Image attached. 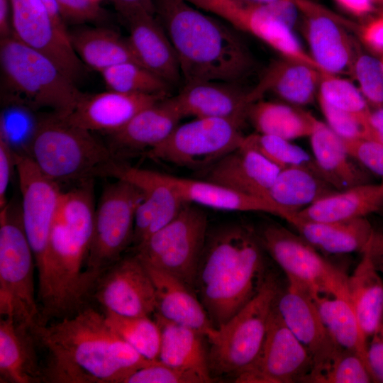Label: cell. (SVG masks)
Instances as JSON below:
<instances>
[{
	"mask_svg": "<svg viewBox=\"0 0 383 383\" xmlns=\"http://www.w3.org/2000/svg\"><path fill=\"white\" fill-rule=\"evenodd\" d=\"M46 353L43 382L123 383L148 360L108 324L105 314L88 305L72 316L32 330Z\"/></svg>",
	"mask_w": 383,
	"mask_h": 383,
	"instance_id": "obj_1",
	"label": "cell"
},
{
	"mask_svg": "<svg viewBox=\"0 0 383 383\" xmlns=\"http://www.w3.org/2000/svg\"><path fill=\"white\" fill-rule=\"evenodd\" d=\"M93 180H83L62 193L45 262L37 274L41 324L73 315L91 299L85 268L96 209Z\"/></svg>",
	"mask_w": 383,
	"mask_h": 383,
	"instance_id": "obj_2",
	"label": "cell"
},
{
	"mask_svg": "<svg viewBox=\"0 0 383 383\" xmlns=\"http://www.w3.org/2000/svg\"><path fill=\"white\" fill-rule=\"evenodd\" d=\"M263 247L250 226L231 222L208 231L194 292L216 329L258 292L266 277Z\"/></svg>",
	"mask_w": 383,
	"mask_h": 383,
	"instance_id": "obj_3",
	"label": "cell"
},
{
	"mask_svg": "<svg viewBox=\"0 0 383 383\" xmlns=\"http://www.w3.org/2000/svg\"><path fill=\"white\" fill-rule=\"evenodd\" d=\"M155 15L176 51L184 84L238 82L254 61L233 26L184 0H154Z\"/></svg>",
	"mask_w": 383,
	"mask_h": 383,
	"instance_id": "obj_4",
	"label": "cell"
},
{
	"mask_svg": "<svg viewBox=\"0 0 383 383\" xmlns=\"http://www.w3.org/2000/svg\"><path fill=\"white\" fill-rule=\"evenodd\" d=\"M0 67L6 101L67 117L84 94L52 60L13 35L0 39Z\"/></svg>",
	"mask_w": 383,
	"mask_h": 383,
	"instance_id": "obj_5",
	"label": "cell"
},
{
	"mask_svg": "<svg viewBox=\"0 0 383 383\" xmlns=\"http://www.w3.org/2000/svg\"><path fill=\"white\" fill-rule=\"evenodd\" d=\"M27 155L58 184L93 179L116 159L109 146L91 131L52 112L39 118Z\"/></svg>",
	"mask_w": 383,
	"mask_h": 383,
	"instance_id": "obj_6",
	"label": "cell"
},
{
	"mask_svg": "<svg viewBox=\"0 0 383 383\" xmlns=\"http://www.w3.org/2000/svg\"><path fill=\"white\" fill-rule=\"evenodd\" d=\"M280 290L275 277L267 274L256 295L208 340V362L213 377L234 380L254 363Z\"/></svg>",
	"mask_w": 383,
	"mask_h": 383,
	"instance_id": "obj_7",
	"label": "cell"
},
{
	"mask_svg": "<svg viewBox=\"0 0 383 383\" xmlns=\"http://www.w3.org/2000/svg\"><path fill=\"white\" fill-rule=\"evenodd\" d=\"M35 268L21 205L7 203L0 209V315L32 330L40 324Z\"/></svg>",
	"mask_w": 383,
	"mask_h": 383,
	"instance_id": "obj_8",
	"label": "cell"
},
{
	"mask_svg": "<svg viewBox=\"0 0 383 383\" xmlns=\"http://www.w3.org/2000/svg\"><path fill=\"white\" fill-rule=\"evenodd\" d=\"M143 192L122 179L106 186L95 209L85 279L91 294L98 279L133 242L135 214Z\"/></svg>",
	"mask_w": 383,
	"mask_h": 383,
	"instance_id": "obj_9",
	"label": "cell"
},
{
	"mask_svg": "<svg viewBox=\"0 0 383 383\" xmlns=\"http://www.w3.org/2000/svg\"><path fill=\"white\" fill-rule=\"evenodd\" d=\"M208 231L206 213L188 203L173 221L135 247V254L143 264L174 276L194 291Z\"/></svg>",
	"mask_w": 383,
	"mask_h": 383,
	"instance_id": "obj_10",
	"label": "cell"
},
{
	"mask_svg": "<svg viewBox=\"0 0 383 383\" xmlns=\"http://www.w3.org/2000/svg\"><path fill=\"white\" fill-rule=\"evenodd\" d=\"M246 116L229 118H195L178 125L147 156L191 169H207L240 146Z\"/></svg>",
	"mask_w": 383,
	"mask_h": 383,
	"instance_id": "obj_11",
	"label": "cell"
},
{
	"mask_svg": "<svg viewBox=\"0 0 383 383\" xmlns=\"http://www.w3.org/2000/svg\"><path fill=\"white\" fill-rule=\"evenodd\" d=\"M257 233L264 250L288 279L303 284L313 292L348 295V276L300 235L275 223L265 224Z\"/></svg>",
	"mask_w": 383,
	"mask_h": 383,
	"instance_id": "obj_12",
	"label": "cell"
},
{
	"mask_svg": "<svg viewBox=\"0 0 383 383\" xmlns=\"http://www.w3.org/2000/svg\"><path fill=\"white\" fill-rule=\"evenodd\" d=\"M25 233L33 252L37 274L43 268L52 226L63 192L26 154L15 152Z\"/></svg>",
	"mask_w": 383,
	"mask_h": 383,
	"instance_id": "obj_13",
	"label": "cell"
},
{
	"mask_svg": "<svg viewBox=\"0 0 383 383\" xmlns=\"http://www.w3.org/2000/svg\"><path fill=\"white\" fill-rule=\"evenodd\" d=\"M312 370L313 360L309 353L285 325L274 305L266 337L256 360L234 382H306Z\"/></svg>",
	"mask_w": 383,
	"mask_h": 383,
	"instance_id": "obj_14",
	"label": "cell"
},
{
	"mask_svg": "<svg viewBox=\"0 0 383 383\" xmlns=\"http://www.w3.org/2000/svg\"><path fill=\"white\" fill-rule=\"evenodd\" d=\"M13 35L52 60L73 82L84 75V66L75 53L69 30L61 28L40 0H10Z\"/></svg>",
	"mask_w": 383,
	"mask_h": 383,
	"instance_id": "obj_15",
	"label": "cell"
},
{
	"mask_svg": "<svg viewBox=\"0 0 383 383\" xmlns=\"http://www.w3.org/2000/svg\"><path fill=\"white\" fill-rule=\"evenodd\" d=\"M91 299L103 311L124 316H150L156 311L152 279L134 253L122 257L98 279Z\"/></svg>",
	"mask_w": 383,
	"mask_h": 383,
	"instance_id": "obj_16",
	"label": "cell"
},
{
	"mask_svg": "<svg viewBox=\"0 0 383 383\" xmlns=\"http://www.w3.org/2000/svg\"><path fill=\"white\" fill-rule=\"evenodd\" d=\"M281 289L276 309L285 325L304 346L313 360V370L306 382L319 374L342 349L331 338L321 318L309 289L288 279Z\"/></svg>",
	"mask_w": 383,
	"mask_h": 383,
	"instance_id": "obj_17",
	"label": "cell"
},
{
	"mask_svg": "<svg viewBox=\"0 0 383 383\" xmlns=\"http://www.w3.org/2000/svg\"><path fill=\"white\" fill-rule=\"evenodd\" d=\"M301 13L310 55L320 69L333 74L351 70L357 54L342 26L346 21L318 3Z\"/></svg>",
	"mask_w": 383,
	"mask_h": 383,
	"instance_id": "obj_18",
	"label": "cell"
},
{
	"mask_svg": "<svg viewBox=\"0 0 383 383\" xmlns=\"http://www.w3.org/2000/svg\"><path fill=\"white\" fill-rule=\"evenodd\" d=\"M169 96L127 94L109 89L83 94L72 112L64 118L91 132L111 134L123 128L139 111Z\"/></svg>",
	"mask_w": 383,
	"mask_h": 383,
	"instance_id": "obj_19",
	"label": "cell"
},
{
	"mask_svg": "<svg viewBox=\"0 0 383 383\" xmlns=\"http://www.w3.org/2000/svg\"><path fill=\"white\" fill-rule=\"evenodd\" d=\"M206 170L204 180L270 200V189L281 169L257 151L240 146Z\"/></svg>",
	"mask_w": 383,
	"mask_h": 383,
	"instance_id": "obj_20",
	"label": "cell"
},
{
	"mask_svg": "<svg viewBox=\"0 0 383 383\" xmlns=\"http://www.w3.org/2000/svg\"><path fill=\"white\" fill-rule=\"evenodd\" d=\"M130 45L139 64L171 86L182 79L174 48L162 25L148 12H138L126 18Z\"/></svg>",
	"mask_w": 383,
	"mask_h": 383,
	"instance_id": "obj_21",
	"label": "cell"
},
{
	"mask_svg": "<svg viewBox=\"0 0 383 383\" xmlns=\"http://www.w3.org/2000/svg\"><path fill=\"white\" fill-rule=\"evenodd\" d=\"M184 117L229 118L246 116L252 104L258 101L252 90H245L236 82L204 81L184 84L173 96Z\"/></svg>",
	"mask_w": 383,
	"mask_h": 383,
	"instance_id": "obj_22",
	"label": "cell"
},
{
	"mask_svg": "<svg viewBox=\"0 0 383 383\" xmlns=\"http://www.w3.org/2000/svg\"><path fill=\"white\" fill-rule=\"evenodd\" d=\"M145 266L155 289V313L172 322L196 330L207 340L210 339L217 329L213 326L195 292L174 276Z\"/></svg>",
	"mask_w": 383,
	"mask_h": 383,
	"instance_id": "obj_23",
	"label": "cell"
},
{
	"mask_svg": "<svg viewBox=\"0 0 383 383\" xmlns=\"http://www.w3.org/2000/svg\"><path fill=\"white\" fill-rule=\"evenodd\" d=\"M183 117L174 96H167L143 109L123 128L110 134L109 148L113 154L116 150H150L164 141Z\"/></svg>",
	"mask_w": 383,
	"mask_h": 383,
	"instance_id": "obj_24",
	"label": "cell"
},
{
	"mask_svg": "<svg viewBox=\"0 0 383 383\" xmlns=\"http://www.w3.org/2000/svg\"><path fill=\"white\" fill-rule=\"evenodd\" d=\"M163 174L187 203L223 211L263 212L288 223L294 215L270 200L247 195L216 183Z\"/></svg>",
	"mask_w": 383,
	"mask_h": 383,
	"instance_id": "obj_25",
	"label": "cell"
},
{
	"mask_svg": "<svg viewBox=\"0 0 383 383\" xmlns=\"http://www.w3.org/2000/svg\"><path fill=\"white\" fill-rule=\"evenodd\" d=\"M32 329L11 317L0 318L1 380L12 383L43 382V367Z\"/></svg>",
	"mask_w": 383,
	"mask_h": 383,
	"instance_id": "obj_26",
	"label": "cell"
},
{
	"mask_svg": "<svg viewBox=\"0 0 383 383\" xmlns=\"http://www.w3.org/2000/svg\"><path fill=\"white\" fill-rule=\"evenodd\" d=\"M154 316L161 333L157 360L194 373L204 383L215 382L216 379L211 376L209 367L208 351L204 340L206 338L196 330L165 319L155 313Z\"/></svg>",
	"mask_w": 383,
	"mask_h": 383,
	"instance_id": "obj_27",
	"label": "cell"
},
{
	"mask_svg": "<svg viewBox=\"0 0 383 383\" xmlns=\"http://www.w3.org/2000/svg\"><path fill=\"white\" fill-rule=\"evenodd\" d=\"M314 160L323 176L337 191L369 183L367 173L348 152L342 138L318 120L309 136Z\"/></svg>",
	"mask_w": 383,
	"mask_h": 383,
	"instance_id": "obj_28",
	"label": "cell"
},
{
	"mask_svg": "<svg viewBox=\"0 0 383 383\" xmlns=\"http://www.w3.org/2000/svg\"><path fill=\"white\" fill-rule=\"evenodd\" d=\"M316 249L331 254L363 252L374 231L367 217L340 221H313L294 215L289 223Z\"/></svg>",
	"mask_w": 383,
	"mask_h": 383,
	"instance_id": "obj_29",
	"label": "cell"
},
{
	"mask_svg": "<svg viewBox=\"0 0 383 383\" xmlns=\"http://www.w3.org/2000/svg\"><path fill=\"white\" fill-rule=\"evenodd\" d=\"M383 208V182L365 183L337 192L295 213L299 218L313 221H340L378 211Z\"/></svg>",
	"mask_w": 383,
	"mask_h": 383,
	"instance_id": "obj_30",
	"label": "cell"
},
{
	"mask_svg": "<svg viewBox=\"0 0 383 383\" xmlns=\"http://www.w3.org/2000/svg\"><path fill=\"white\" fill-rule=\"evenodd\" d=\"M322 71L307 64L283 57L267 68L260 82L252 89L261 99L272 91L294 104H307L314 98Z\"/></svg>",
	"mask_w": 383,
	"mask_h": 383,
	"instance_id": "obj_31",
	"label": "cell"
},
{
	"mask_svg": "<svg viewBox=\"0 0 383 383\" xmlns=\"http://www.w3.org/2000/svg\"><path fill=\"white\" fill-rule=\"evenodd\" d=\"M69 38L75 53L84 65L99 73L121 62L139 64L128 38H123L111 28H78L69 31Z\"/></svg>",
	"mask_w": 383,
	"mask_h": 383,
	"instance_id": "obj_32",
	"label": "cell"
},
{
	"mask_svg": "<svg viewBox=\"0 0 383 383\" xmlns=\"http://www.w3.org/2000/svg\"><path fill=\"white\" fill-rule=\"evenodd\" d=\"M240 2L243 9L242 30L256 36L283 57L307 64L322 71L310 54L301 46L292 28L274 15L272 4Z\"/></svg>",
	"mask_w": 383,
	"mask_h": 383,
	"instance_id": "obj_33",
	"label": "cell"
},
{
	"mask_svg": "<svg viewBox=\"0 0 383 383\" xmlns=\"http://www.w3.org/2000/svg\"><path fill=\"white\" fill-rule=\"evenodd\" d=\"M347 284L350 300L367 340L383 316V280L365 250L353 274L348 277Z\"/></svg>",
	"mask_w": 383,
	"mask_h": 383,
	"instance_id": "obj_34",
	"label": "cell"
},
{
	"mask_svg": "<svg viewBox=\"0 0 383 383\" xmlns=\"http://www.w3.org/2000/svg\"><path fill=\"white\" fill-rule=\"evenodd\" d=\"M329 182L312 171L299 167L282 169L270 191V199L292 213L335 193Z\"/></svg>",
	"mask_w": 383,
	"mask_h": 383,
	"instance_id": "obj_35",
	"label": "cell"
},
{
	"mask_svg": "<svg viewBox=\"0 0 383 383\" xmlns=\"http://www.w3.org/2000/svg\"><path fill=\"white\" fill-rule=\"evenodd\" d=\"M311 294L333 340L342 348L357 353L367 361V340L361 331L349 296L313 292Z\"/></svg>",
	"mask_w": 383,
	"mask_h": 383,
	"instance_id": "obj_36",
	"label": "cell"
},
{
	"mask_svg": "<svg viewBox=\"0 0 383 383\" xmlns=\"http://www.w3.org/2000/svg\"><path fill=\"white\" fill-rule=\"evenodd\" d=\"M247 118L257 133L289 140L309 137L318 121L311 113L299 109L262 99L250 105Z\"/></svg>",
	"mask_w": 383,
	"mask_h": 383,
	"instance_id": "obj_37",
	"label": "cell"
},
{
	"mask_svg": "<svg viewBox=\"0 0 383 383\" xmlns=\"http://www.w3.org/2000/svg\"><path fill=\"white\" fill-rule=\"evenodd\" d=\"M100 74L108 89L122 93L170 95L173 87L155 74L133 62L115 65Z\"/></svg>",
	"mask_w": 383,
	"mask_h": 383,
	"instance_id": "obj_38",
	"label": "cell"
},
{
	"mask_svg": "<svg viewBox=\"0 0 383 383\" xmlns=\"http://www.w3.org/2000/svg\"><path fill=\"white\" fill-rule=\"evenodd\" d=\"M110 327L140 355L158 360L161 333L150 316H124L103 311Z\"/></svg>",
	"mask_w": 383,
	"mask_h": 383,
	"instance_id": "obj_39",
	"label": "cell"
},
{
	"mask_svg": "<svg viewBox=\"0 0 383 383\" xmlns=\"http://www.w3.org/2000/svg\"><path fill=\"white\" fill-rule=\"evenodd\" d=\"M240 146L257 151L281 170L303 167L323 177L313 157L289 140L256 133L245 135Z\"/></svg>",
	"mask_w": 383,
	"mask_h": 383,
	"instance_id": "obj_40",
	"label": "cell"
},
{
	"mask_svg": "<svg viewBox=\"0 0 383 383\" xmlns=\"http://www.w3.org/2000/svg\"><path fill=\"white\" fill-rule=\"evenodd\" d=\"M318 96L364 122L368 128L370 138L371 109L360 89L353 83L337 74L323 72Z\"/></svg>",
	"mask_w": 383,
	"mask_h": 383,
	"instance_id": "obj_41",
	"label": "cell"
},
{
	"mask_svg": "<svg viewBox=\"0 0 383 383\" xmlns=\"http://www.w3.org/2000/svg\"><path fill=\"white\" fill-rule=\"evenodd\" d=\"M312 383L374 382L367 361L357 353L342 348Z\"/></svg>",
	"mask_w": 383,
	"mask_h": 383,
	"instance_id": "obj_42",
	"label": "cell"
},
{
	"mask_svg": "<svg viewBox=\"0 0 383 383\" xmlns=\"http://www.w3.org/2000/svg\"><path fill=\"white\" fill-rule=\"evenodd\" d=\"M351 72L368 104L373 108L383 107V67L381 61L367 54H357Z\"/></svg>",
	"mask_w": 383,
	"mask_h": 383,
	"instance_id": "obj_43",
	"label": "cell"
},
{
	"mask_svg": "<svg viewBox=\"0 0 383 383\" xmlns=\"http://www.w3.org/2000/svg\"><path fill=\"white\" fill-rule=\"evenodd\" d=\"M123 383H204L194 373L184 371L159 360L137 370Z\"/></svg>",
	"mask_w": 383,
	"mask_h": 383,
	"instance_id": "obj_44",
	"label": "cell"
},
{
	"mask_svg": "<svg viewBox=\"0 0 383 383\" xmlns=\"http://www.w3.org/2000/svg\"><path fill=\"white\" fill-rule=\"evenodd\" d=\"M327 125L343 139L369 138L367 125L356 116L338 109L318 96Z\"/></svg>",
	"mask_w": 383,
	"mask_h": 383,
	"instance_id": "obj_45",
	"label": "cell"
},
{
	"mask_svg": "<svg viewBox=\"0 0 383 383\" xmlns=\"http://www.w3.org/2000/svg\"><path fill=\"white\" fill-rule=\"evenodd\" d=\"M342 139L348 153L383 182V143L369 138Z\"/></svg>",
	"mask_w": 383,
	"mask_h": 383,
	"instance_id": "obj_46",
	"label": "cell"
},
{
	"mask_svg": "<svg viewBox=\"0 0 383 383\" xmlns=\"http://www.w3.org/2000/svg\"><path fill=\"white\" fill-rule=\"evenodd\" d=\"M65 21L74 23L99 22L106 18V12L99 4L91 0H56Z\"/></svg>",
	"mask_w": 383,
	"mask_h": 383,
	"instance_id": "obj_47",
	"label": "cell"
},
{
	"mask_svg": "<svg viewBox=\"0 0 383 383\" xmlns=\"http://www.w3.org/2000/svg\"><path fill=\"white\" fill-rule=\"evenodd\" d=\"M205 12L214 14L242 30L243 9L237 0H184Z\"/></svg>",
	"mask_w": 383,
	"mask_h": 383,
	"instance_id": "obj_48",
	"label": "cell"
},
{
	"mask_svg": "<svg viewBox=\"0 0 383 383\" xmlns=\"http://www.w3.org/2000/svg\"><path fill=\"white\" fill-rule=\"evenodd\" d=\"M367 344V361L374 382L383 383V316Z\"/></svg>",
	"mask_w": 383,
	"mask_h": 383,
	"instance_id": "obj_49",
	"label": "cell"
},
{
	"mask_svg": "<svg viewBox=\"0 0 383 383\" xmlns=\"http://www.w3.org/2000/svg\"><path fill=\"white\" fill-rule=\"evenodd\" d=\"M14 166L15 151L7 140L0 135V209L8 203L6 192Z\"/></svg>",
	"mask_w": 383,
	"mask_h": 383,
	"instance_id": "obj_50",
	"label": "cell"
},
{
	"mask_svg": "<svg viewBox=\"0 0 383 383\" xmlns=\"http://www.w3.org/2000/svg\"><path fill=\"white\" fill-rule=\"evenodd\" d=\"M360 37L368 48L383 55V11L362 27Z\"/></svg>",
	"mask_w": 383,
	"mask_h": 383,
	"instance_id": "obj_51",
	"label": "cell"
},
{
	"mask_svg": "<svg viewBox=\"0 0 383 383\" xmlns=\"http://www.w3.org/2000/svg\"><path fill=\"white\" fill-rule=\"evenodd\" d=\"M111 1L124 19L138 12L155 14L154 0H111Z\"/></svg>",
	"mask_w": 383,
	"mask_h": 383,
	"instance_id": "obj_52",
	"label": "cell"
},
{
	"mask_svg": "<svg viewBox=\"0 0 383 383\" xmlns=\"http://www.w3.org/2000/svg\"><path fill=\"white\" fill-rule=\"evenodd\" d=\"M365 250L375 269L383 274V228H374Z\"/></svg>",
	"mask_w": 383,
	"mask_h": 383,
	"instance_id": "obj_53",
	"label": "cell"
},
{
	"mask_svg": "<svg viewBox=\"0 0 383 383\" xmlns=\"http://www.w3.org/2000/svg\"><path fill=\"white\" fill-rule=\"evenodd\" d=\"M347 11L357 16L368 15L374 10L375 0H335Z\"/></svg>",
	"mask_w": 383,
	"mask_h": 383,
	"instance_id": "obj_54",
	"label": "cell"
},
{
	"mask_svg": "<svg viewBox=\"0 0 383 383\" xmlns=\"http://www.w3.org/2000/svg\"><path fill=\"white\" fill-rule=\"evenodd\" d=\"M13 35L10 0H0V39Z\"/></svg>",
	"mask_w": 383,
	"mask_h": 383,
	"instance_id": "obj_55",
	"label": "cell"
},
{
	"mask_svg": "<svg viewBox=\"0 0 383 383\" xmlns=\"http://www.w3.org/2000/svg\"><path fill=\"white\" fill-rule=\"evenodd\" d=\"M370 139L383 143V107L371 109Z\"/></svg>",
	"mask_w": 383,
	"mask_h": 383,
	"instance_id": "obj_56",
	"label": "cell"
},
{
	"mask_svg": "<svg viewBox=\"0 0 383 383\" xmlns=\"http://www.w3.org/2000/svg\"><path fill=\"white\" fill-rule=\"evenodd\" d=\"M237 1L252 2V3H257V4H271V3L280 2V1H288V2H292L298 8L304 2V0H237Z\"/></svg>",
	"mask_w": 383,
	"mask_h": 383,
	"instance_id": "obj_57",
	"label": "cell"
},
{
	"mask_svg": "<svg viewBox=\"0 0 383 383\" xmlns=\"http://www.w3.org/2000/svg\"><path fill=\"white\" fill-rule=\"evenodd\" d=\"M377 3H379L380 4L383 5V0H375Z\"/></svg>",
	"mask_w": 383,
	"mask_h": 383,
	"instance_id": "obj_58",
	"label": "cell"
},
{
	"mask_svg": "<svg viewBox=\"0 0 383 383\" xmlns=\"http://www.w3.org/2000/svg\"><path fill=\"white\" fill-rule=\"evenodd\" d=\"M95 3L99 4L101 0H91Z\"/></svg>",
	"mask_w": 383,
	"mask_h": 383,
	"instance_id": "obj_59",
	"label": "cell"
},
{
	"mask_svg": "<svg viewBox=\"0 0 383 383\" xmlns=\"http://www.w3.org/2000/svg\"><path fill=\"white\" fill-rule=\"evenodd\" d=\"M380 61H381V63H382V67H383V55H382V58H381Z\"/></svg>",
	"mask_w": 383,
	"mask_h": 383,
	"instance_id": "obj_60",
	"label": "cell"
}]
</instances>
